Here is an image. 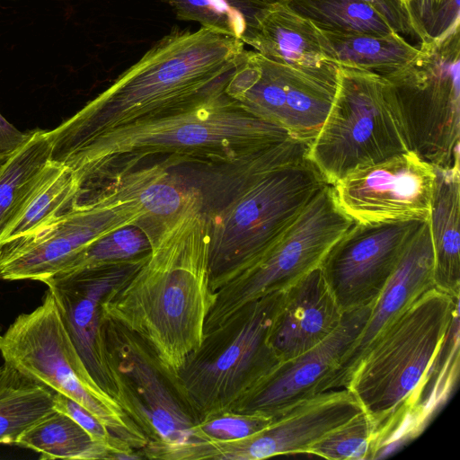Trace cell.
Here are the masks:
<instances>
[{"instance_id":"obj_6","label":"cell","mask_w":460,"mask_h":460,"mask_svg":"<svg viewBox=\"0 0 460 460\" xmlns=\"http://www.w3.org/2000/svg\"><path fill=\"white\" fill-rule=\"evenodd\" d=\"M283 292L269 293L242 306L205 333L186 358L172 381L196 422L228 410L280 362L270 332Z\"/></svg>"},{"instance_id":"obj_16","label":"cell","mask_w":460,"mask_h":460,"mask_svg":"<svg viewBox=\"0 0 460 460\" xmlns=\"http://www.w3.org/2000/svg\"><path fill=\"white\" fill-rule=\"evenodd\" d=\"M371 307L344 312L331 335L305 352L280 361L228 410L273 419L329 390L346 354L364 329Z\"/></svg>"},{"instance_id":"obj_24","label":"cell","mask_w":460,"mask_h":460,"mask_svg":"<svg viewBox=\"0 0 460 460\" xmlns=\"http://www.w3.org/2000/svg\"><path fill=\"white\" fill-rule=\"evenodd\" d=\"M435 168L429 226L434 251V286L453 296L460 293V167Z\"/></svg>"},{"instance_id":"obj_21","label":"cell","mask_w":460,"mask_h":460,"mask_svg":"<svg viewBox=\"0 0 460 460\" xmlns=\"http://www.w3.org/2000/svg\"><path fill=\"white\" fill-rule=\"evenodd\" d=\"M244 44L269 59L337 85L339 66L329 55L323 31L282 2L263 10Z\"/></svg>"},{"instance_id":"obj_34","label":"cell","mask_w":460,"mask_h":460,"mask_svg":"<svg viewBox=\"0 0 460 460\" xmlns=\"http://www.w3.org/2000/svg\"><path fill=\"white\" fill-rule=\"evenodd\" d=\"M272 420L262 415L222 410L198 421L194 426L193 435L199 445L234 442L260 432Z\"/></svg>"},{"instance_id":"obj_19","label":"cell","mask_w":460,"mask_h":460,"mask_svg":"<svg viewBox=\"0 0 460 460\" xmlns=\"http://www.w3.org/2000/svg\"><path fill=\"white\" fill-rule=\"evenodd\" d=\"M428 219L411 240L372 305L364 329L346 354L329 390L345 388L359 359L375 340L423 293L435 288L434 251Z\"/></svg>"},{"instance_id":"obj_33","label":"cell","mask_w":460,"mask_h":460,"mask_svg":"<svg viewBox=\"0 0 460 460\" xmlns=\"http://www.w3.org/2000/svg\"><path fill=\"white\" fill-rule=\"evenodd\" d=\"M373 443L372 425L362 411L315 443L308 454L335 460L372 459Z\"/></svg>"},{"instance_id":"obj_11","label":"cell","mask_w":460,"mask_h":460,"mask_svg":"<svg viewBox=\"0 0 460 460\" xmlns=\"http://www.w3.org/2000/svg\"><path fill=\"white\" fill-rule=\"evenodd\" d=\"M353 223L338 207L332 186L326 184L271 246L217 290L205 333L220 326L247 303L287 288L318 267Z\"/></svg>"},{"instance_id":"obj_41","label":"cell","mask_w":460,"mask_h":460,"mask_svg":"<svg viewBox=\"0 0 460 460\" xmlns=\"http://www.w3.org/2000/svg\"><path fill=\"white\" fill-rule=\"evenodd\" d=\"M0 370H1V367H0Z\"/></svg>"},{"instance_id":"obj_30","label":"cell","mask_w":460,"mask_h":460,"mask_svg":"<svg viewBox=\"0 0 460 460\" xmlns=\"http://www.w3.org/2000/svg\"><path fill=\"white\" fill-rule=\"evenodd\" d=\"M459 375V308L453 315L444 341L427 376L413 419L417 437L447 402Z\"/></svg>"},{"instance_id":"obj_9","label":"cell","mask_w":460,"mask_h":460,"mask_svg":"<svg viewBox=\"0 0 460 460\" xmlns=\"http://www.w3.org/2000/svg\"><path fill=\"white\" fill-rule=\"evenodd\" d=\"M102 326L113 398L146 437L143 457L190 460L197 422L173 381L138 336L102 314Z\"/></svg>"},{"instance_id":"obj_25","label":"cell","mask_w":460,"mask_h":460,"mask_svg":"<svg viewBox=\"0 0 460 460\" xmlns=\"http://www.w3.org/2000/svg\"><path fill=\"white\" fill-rule=\"evenodd\" d=\"M322 31V30H321ZM332 61L339 66L386 75L408 64L420 53L402 35L339 33L322 31Z\"/></svg>"},{"instance_id":"obj_38","label":"cell","mask_w":460,"mask_h":460,"mask_svg":"<svg viewBox=\"0 0 460 460\" xmlns=\"http://www.w3.org/2000/svg\"><path fill=\"white\" fill-rule=\"evenodd\" d=\"M8 156H1L0 157V170L2 168V166L4 165V164L5 163V161L7 160Z\"/></svg>"},{"instance_id":"obj_3","label":"cell","mask_w":460,"mask_h":460,"mask_svg":"<svg viewBox=\"0 0 460 460\" xmlns=\"http://www.w3.org/2000/svg\"><path fill=\"white\" fill-rule=\"evenodd\" d=\"M239 39L174 26L103 92L50 131V160L114 128L226 91L245 54Z\"/></svg>"},{"instance_id":"obj_5","label":"cell","mask_w":460,"mask_h":460,"mask_svg":"<svg viewBox=\"0 0 460 460\" xmlns=\"http://www.w3.org/2000/svg\"><path fill=\"white\" fill-rule=\"evenodd\" d=\"M457 308L459 297L436 288L426 291L384 330L351 373L345 388L372 425V459L416 437V406Z\"/></svg>"},{"instance_id":"obj_1","label":"cell","mask_w":460,"mask_h":460,"mask_svg":"<svg viewBox=\"0 0 460 460\" xmlns=\"http://www.w3.org/2000/svg\"><path fill=\"white\" fill-rule=\"evenodd\" d=\"M290 138L285 129L224 91L110 130L72 149L57 164L74 172L79 200L154 157L163 156L160 163L168 167L185 163L231 167Z\"/></svg>"},{"instance_id":"obj_39","label":"cell","mask_w":460,"mask_h":460,"mask_svg":"<svg viewBox=\"0 0 460 460\" xmlns=\"http://www.w3.org/2000/svg\"><path fill=\"white\" fill-rule=\"evenodd\" d=\"M262 1H264V2H266L268 4H273V3H276V2H279L281 0H262Z\"/></svg>"},{"instance_id":"obj_2","label":"cell","mask_w":460,"mask_h":460,"mask_svg":"<svg viewBox=\"0 0 460 460\" xmlns=\"http://www.w3.org/2000/svg\"><path fill=\"white\" fill-rule=\"evenodd\" d=\"M200 191L158 234L142 266L102 300V316L138 336L173 380L199 347L216 293Z\"/></svg>"},{"instance_id":"obj_32","label":"cell","mask_w":460,"mask_h":460,"mask_svg":"<svg viewBox=\"0 0 460 460\" xmlns=\"http://www.w3.org/2000/svg\"><path fill=\"white\" fill-rule=\"evenodd\" d=\"M76 191L77 181L74 172L64 167L36 194L0 244L33 233L70 210Z\"/></svg>"},{"instance_id":"obj_12","label":"cell","mask_w":460,"mask_h":460,"mask_svg":"<svg viewBox=\"0 0 460 460\" xmlns=\"http://www.w3.org/2000/svg\"><path fill=\"white\" fill-rule=\"evenodd\" d=\"M143 218L136 201L102 188L35 232L0 244V279L42 282L65 270L93 241Z\"/></svg>"},{"instance_id":"obj_27","label":"cell","mask_w":460,"mask_h":460,"mask_svg":"<svg viewBox=\"0 0 460 460\" xmlns=\"http://www.w3.org/2000/svg\"><path fill=\"white\" fill-rule=\"evenodd\" d=\"M15 445L47 459H112L111 451L95 441L66 414L54 410L27 429Z\"/></svg>"},{"instance_id":"obj_17","label":"cell","mask_w":460,"mask_h":460,"mask_svg":"<svg viewBox=\"0 0 460 460\" xmlns=\"http://www.w3.org/2000/svg\"><path fill=\"white\" fill-rule=\"evenodd\" d=\"M362 411L347 388L327 390L273 418L269 426L248 438L199 444L194 460H259L308 454L315 443Z\"/></svg>"},{"instance_id":"obj_35","label":"cell","mask_w":460,"mask_h":460,"mask_svg":"<svg viewBox=\"0 0 460 460\" xmlns=\"http://www.w3.org/2000/svg\"><path fill=\"white\" fill-rule=\"evenodd\" d=\"M420 43L438 40L460 26L459 0H402Z\"/></svg>"},{"instance_id":"obj_29","label":"cell","mask_w":460,"mask_h":460,"mask_svg":"<svg viewBox=\"0 0 460 460\" xmlns=\"http://www.w3.org/2000/svg\"><path fill=\"white\" fill-rule=\"evenodd\" d=\"M318 29L339 33L394 32L371 7L358 0H281Z\"/></svg>"},{"instance_id":"obj_40","label":"cell","mask_w":460,"mask_h":460,"mask_svg":"<svg viewBox=\"0 0 460 460\" xmlns=\"http://www.w3.org/2000/svg\"><path fill=\"white\" fill-rule=\"evenodd\" d=\"M1 340H2V334L0 333V355H1Z\"/></svg>"},{"instance_id":"obj_26","label":"cell","mask_w":460,"mask_h":460,"mask_svg":"<svg viewBox=\"0 0 460 460\" xmlns=\"http://www.w3.org/2000/svg\"><path fill=\"white\" fill-rule=\"evenodd\" d=\"M55 391L4 362L0 370V444H15L55 409Z\"/></svg>"},{"instance_id":"obj_36","label":"cell","mask_w":460,"mask_h":460,"mask_svg":"<svg viewBox=\"0 0 460 460\" xmlns=\"http://www.w3.org/2000/svg\"><path fill=\"white\" fill-rule=\"evenodd\" d=\"M358 1L374 9L394 32L416 38L402 0Z\"/></svg>"},{"instance_id":"obj_14","label":"cell","mask_w":460,"mask_h":460,"mask_svg":"<svg viewBox=\"0 0 460 460\" xmlns=\"http://www.w3.org/2000/svg\"><path fill=\"white\" fill-rule=\"evenodd\" d=\"M427 219L353 223L319 264L343 312L373 305Z\"/></svg>"},{"instance_id":"obj_20","label":"cell","mask_w":460,"mask_h":460,"mask_svg":"<svg viewBox=\"0 0 460 460\" xmlns=\"http://www.w3.org/2000/svg\"><path fill=\"white\" fill-rule=\"evenodd\" d=\"M343 314L318 266L284 289L270 345L280 361L292 358L331 335Z\"/></svg>"},{"instance_id":"obj_4","label":"cell","mask_w":460,"mask_h":460,"mask_svg":"<svg viewBox=\"0 0 460 460\" xmlns=\"http://www.w3.org/2000/svg\"><path fill=\"white\" fill-rule=\"evenodd\" d=\"M308 146L290 138L234 166L237 184L230 185L228 199L213 209L203 208L214 293L271 246L328 184L306 159Z\"/></svg>"},{"instance_id":"obj_23","label":"cell","mask_w":460,"mask_h":460,"mask_svg":"<svg viewBox=\"0 0 460 460\" xmlns=\"http://www.w3.org/2000/svg\"><path fill=\"white\" fill-rule=\"evenodd\" d=\"M47 131L31 132L0 170V243L36 194L65 166L50 160Z\"/></svg>"},{"instance_id":"obj_13","label":"cell","mask_w":460,"mask_h":460,"mask_svg":"<svg viewBox=\"0 0 460 460\" xmlns=\"http://www.w3.org/2000/svg\"><path fill=\"white\" fill-rule=\"evenodd\" d=\"M336 85L260 53L245 51L226 93L256 116L311 143L332 107Z\"/></svg>"},{"instance_id":"obj_22","label":"cell","mask_w":460,"mask_h":460,"mask_svg":"<svg viewBox=\"0 0 460 460\" xmlns=\"http://www.w3.org/2000/svg\"><path fill=\"white\" fill-rule=\"evenodd\" d=\"M102 188L111 189L123 199L136 201L140 206L144 218L137 226L148 234L152 243L201 191L184 183L162 163L134 169L98 190Z\"/></svg>"},{"instance_id":"obj_18","label":"cell","mask_w":460,"mask_h":460,"mask_svg":"<svg viewBox=\"0 0 460 460\" xmlns=\"http://www.w3.org/2000/svg\"><path fill=\"white\" fill-rule=\"evenodd\" d=\"M146 257L101 268L58 273L42 281L51 290L70 338L93 381L113 397L102 326V300L127 281Z\"/></svg>"},{"instance_id":"obj_37","label":"cell","mask_w":460,"mask_h":460,"mask_svg":"<svg viewBox=\"0 0 460 460\" xmlns=\"http://www.w3.org/2000/svg\"><path fill=\"white\" fill-rule=\"evenodd\" d=\"M30 136L31 132L20 131L0 113V157L13 154Z\"/></svg>"},{"instance_id":"obj_8","label":"cell","mask_w":460,"mask_h":460,"mask_svg":"<svg viewBox=\"0 0 460 460\" xmlns=\"http://www.w3.org/2000/svg\"><path fill=\"white\" fill-rule=\"evenodd\" d=\"M1 356L22 374L82 404L140 454L146 447L140 429L91 377L49 288L39 306L19 314L2 334Z\"/></svg>"},{"instance_id":"obj_10","label":"cell","mask_w":460,"mask_h":460,"mask_svg":"<svg viewBox=\"0 0 460 460\" xmlns=\"http://www.w3.org/2000/svg\"><path fill=\"white\" fill-rule=\"evenodd\" d=\"M407 152L384 77L339 66L332 107L306 159L333 185L358 169Z\"/></svg>"},{"instance_id":"obj_7","label":"cell","mask_w":460,"mask_h":460,"mask_svg":"<svg viewBox=\"0 0 460 460\" xmlns=\"http://www.w3.org/2000/svg\"><path fill=\"white\" fill-rule=\"evenodd\" d=\"M459 29L420 43L416 58L382 75L409 151L442 168L459 164Z\"/></svg>"},{"instance_id":"obj_31","label":"cell","mask_w":460,"mask_h":460,"mask_svg":"<svg viewBox=\"0 0 460 460\" xmlns=\"http://www.w3.org/2000/svg\"><path fill=\"white\" fill-rule=\"evenodd\" d=\"M151 250L152 241L148 234L140 226L131 225L111 232L88 244L61 272L131 261L146 257Z\"/></svg>"},{"instance_id":"obj_28","label":"cell","mask_w":460,"mask_h":460,"mask_svg":"<svg viewBox=\"0 0 460 460\" xmlns=\"http://www.w3.org/2000/svg\"><path fill=\"white\" fill-rule=\"evenodd\" d=\"M176 18L234 36L244 43L270 4L262 0H161Z\"/></svg>"},{"instance_id":"obj_15","label":"cell","mask_w":460,"mask_h":460,"mask_svg":"<svg viewBox=\"0 0 460 460\" xmlns=\"http://www.w3.org/2000/svg\"><path fill=\"white\" fill-rule=\"evenodd\" d=\"M435 176L432 164L409 151L332 186L338 207L354 223L428 219Z\"/></svg>"}]
</instances>
